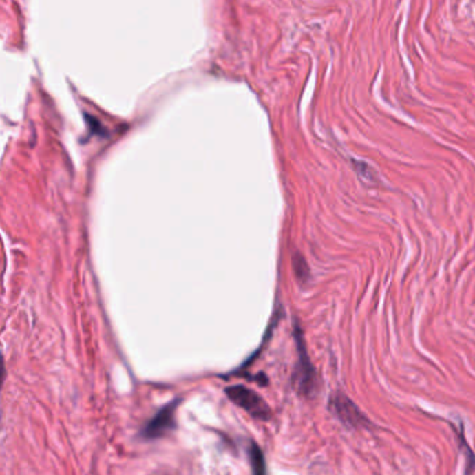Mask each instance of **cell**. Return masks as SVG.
<instances>
[{
  "label": "cell",
  "instance_id": "cell-6",
  "mask_svg": "<svg viewBox=\"0 0 475 475\" xmlns=\"http://www.w3.org/2000/svg\"><path fill=\"white\" fill-rule=\"evenodd\" d=\"M293 266H294V272H295L297 279L302 280V282L308 279L310 269H308V265H307L306 260L300 254H294V257H293Z\"/></svg>",
  "mask_w": 475,
  "mask_h": 475
},
{
  "label": "cell",
  "instance_id": "cell-8",
  "mask_svg": "<svg viewBox=\"0 0 475 475\" xmlns=\"http://www.w3.org/2000/svg\"><path fill=\"white\" fill-rule=\"evenodd\" d=\"M5 377H6V366H5V357H3V354H2V352H0V389H2V385H3Z\"/></svg>",
  "mask_w": 475,
  "mask_h": 475
},
{
  "label": "cell",
  "instance_id": "cell-5",
  "mask_svg": "<svg viewBox=\"0 0 475 475\" xmlns=\"http://www.w3.org/2000/svg\"><path fill=\"white\" fill-rule=\"evenodd\" d=\"M249 458H250L253 475H266L265 457L261 447L255 442H251L249 446Z\"/></svg>",
  "mask_w": 475,
  "mask_h": 475
},
{
  "label": "cell",
  "instance_id": "cell-1",
  "mask_svg": "<svg viewBox=\"0 0 475 475\" xmlns=\"http://www.w3.org/2000/svg\"><path fill=\"white\" fill-rule=\"evenodd\" d=\"M294 339L297 352H299V361H297L295 367L294 382L300 393L306 396H313L317 392V374L314 366L311 364L303 333L300 330V326L297 324H294Z\"/></svg>",
  "mask_w": 475,
  "mask_h": 475
},
{
  "label": "cell",
  "instance_id": "cell-3",
  "mask_svg": "<svg viewBox=\"0 0 475 475\" xmlns=\"http://www.w3.org/2000/svg\"><path fill=\"white\" fill-rule=\"evenodd\" d=\"M180 399H176L171 403L162 407L154 417L141 428L140 436L147 441H154L158 438H162L167 435L170 431L176 428V419L174 414L177 410V405L180 404Z\"/></svg>",
  "mask_w": 475,
  "mask_h": 475
},
{
  "label": "cell",
  "instance_id": "cell-2",
  "mask_svg": "<svg viewBox=\"0 0 475 475\" xmlns=\"http://www.w3.org/2000/svg\"><path fill=\"white\" fill-rule=\"evenodd\" d=\"M227 397L246 412H249L253 419L268 421L272 417V411L268 403L254 390L244 385H234L226 388Z\"/></svg>",
  "mask_w": 475,
  "mask_h": 475
},
{
  "label": "cell",
  "instance_id": "cell-4",
  "mask_svg": "<svg viewBox=\"0 0 475 475\" xmlns=\"http://www.w3.org/2000/svg\"><path fill=\"white\" fill-rule=\"evenodd\" d=\"M330 404H332V410L335 411V414L340 419V421L343 424H346L347 427H352V428L361 427L367 421L366 415L359 410V407L355 405L343 393H337L332 399Z\"/></svg>",
  "mask_w": 475,
  "mask_h": 475
},
{
  "label": "cell",
  "instance_id": "cell-7",
  "mask_svg": "<svg viewBox=\"0 0 475 475\" xmlns=\"http://www.w3.org/2000/svg\"><path fill=\"white\" fill-rule=\"evenodd\" d=\"M87 117V122H88V127L91 129V133L94 134H101V133H105L103 127L99 125V122L96 120V118L94 116H85Z\"/></svg>",
  "mask_w": 475,
  "mask_h": 475
}]
</instances>
